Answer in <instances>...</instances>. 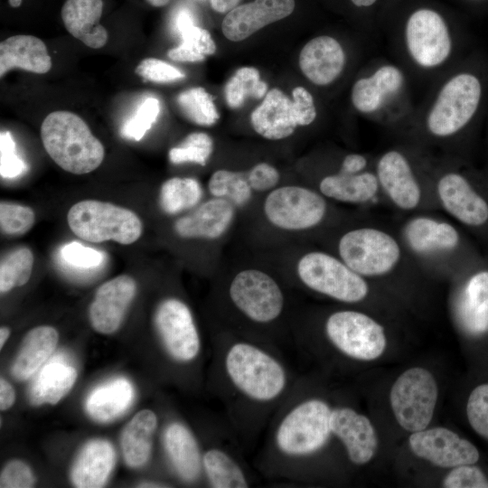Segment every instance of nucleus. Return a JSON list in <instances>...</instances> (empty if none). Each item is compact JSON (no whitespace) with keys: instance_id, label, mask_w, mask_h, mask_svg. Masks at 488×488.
I'll list each match as a JSON object with an SVG mask.
<instances>
[{"instance_id":"4c0bfd02","label":"nucleus","mask_w":488,"mask_h":488,"mask_svg":"<svg viewBox=\"0 0 488 488\" xmlns=\"http://www.w3.org/2000/svg\"><path fill=\"white\" fill-rule=\"evenodd\" d=\"M267 86L260 80L253 67L239 68L225 85L224 94L228 106L238 108L249 98L260 99L267 94Z\"/></svg>"},{"instance_id":"0eeeda50","label":"nucleus","mask_w":488,"mask_h":488,"mask_svg":"<svg viewBox=\"0 0 488 488\" xmlns=\"http://www.w3.org/2000/svg\"><path fill=\"white\" fill-rule=\"evenodd\" d=\"M335 249V255L367 279L385 278L400 269L418 267L399 235L375 224L346 230L338 237Z\"/></svg>"},{"instance_id":"4468645a","label":"nucleus","mask_w":488,"mask_h":488,"mask_svg":"<svg viewBox=\"0 0 488 488\" xmlns=\"http://www.w3.org/2000/svg\"><path fill=\"white\" fill-rule=\"evenodd\" d=\"M437 396L436 382L427 370H407L390 389L389 400L396 420L412 433L425 429L433 418Z\"/></svg>"},{"instance_id":"9d476101","label":"nucleus","mask_w":488,"mask_h":488,"mask_svg":"<svg viewBox=\"0 0 488 488\" xmlns=\"http://www.w3.org/2000/svg\"><path fill=\"white\" fill-rule=\"evenodd\" d=\"M296 273L305 286L339 302L360 303L370 294L368 279L330 252L304 253L296 261Z\"/></svg>"},{"instance_id":"20e7f679","label":"nucleus","mask_w":488,"mask_h":488,"mask_svg":"<svg viewBox=\"0 0 488 488\" xmlns=\"http://www.w3.org/2000/svg\"><path fill=\"white\" fill-rule=\"evenodd\" d=\"M351 103L361 115L397 131L410 117L416 106L411 77L398 61L374 59L353 82Z\"/></svg>"},{"instance_id":"7c9ffc66","label":"nucleus","mask_w":488,"mask_h":488,"mask_svg":"<svg viewBox=\"0 0 488 488\" xmlns=\"http://www.w3.org/2000/svg\"><path fill=\"white\" fill-rule=\"evenodd\" d=\"M59 341L57 330L41 325L30 330L23 337L12 365V373L19 380L32 377L51 356Z\"/></svg>"},{"instance_id":"f257e3e1","label":"nucleus","mask_w":488,"mask_h":488,"mask_svg":"<svg viewBox=\"0 0 488 488\" xmlns=\"http://www.w3.org/2000/svg\"><path fill=\"white\" fill-rule=\"evenodd\" d=\"M487 93L485 68L465 57L431 83L427 96L397 133L431 152L438 148L451 155L476 123Z\"/></svg>"},{"instance_id":"c9c22d12","label":"nucleus","mask_w":488,"mask_h":488,"mask_svg":"<svg viewBox=\"0 0 488 488\" xmlns=\"http://www.w3.org/2000/svg\"><path fill=\"white\" fill-rule=\"evenodd\" d=\"M202 466L211 487L246 488L248 480L240 466L227 453L211 448L202 455Z\"/></svg>"},{"instance_id":"f03ea898","label":"nucleus","mask_w":488,"mask_h":488,"mask_svg":"<svg viewBox=\"0 0 488 488\" xmlns=\"http://www.w3.org/2000/svg\"><path fill=\"white\" fill-rule=\"evenodd\" d=\"M397 61L411 79L431 83L463 58L464 39L447 19L429 7H418L390 39Z\"/></svg>"},{"instance_id":"6e6552de","label":"nucleus","mask_w":488,"mask_h":488,"mask_svg":"<svg viewBox=\"0 0 488 488\" xmlns=\"http://www.w3.org/2000/svg\"><path fill=\"white\" fill-rule=\"evenodd\" d=\"M41 137L47 154L69 173L85 174L103 162V145L86 122L70 111L50 113L42 123Z\"/></svg>"},{"instance_id":"a19ab883","label":"nucleus","mask_w":488,"mask_h":488,"mask_svg":"<svg viewBox=\"0 0 488 488\" xmlns=\"http://www.w3.org/2000/svg\"><path fill=\"white\" fill-rule=\"evenodd\" d=\"M176 100L183 115L197 125L210 127L220 117L212 97L203 88L184 90Z\"/></svg>"},{"instance_id":"dca6fc26","label":"nucleus","mask_w":488,"mask_h":488,"mask_svg":"<svg viewBox=\"0 0 488 488\" xmlns=\"http://www.w3.org/2000/svg\"><path fill=\"white\" fill-rule=\"evenodd\" d=\"M233 305L258 324L277 320L285 306L283 291L276 279L264 270L249 267L237 272L229 286Z\"/></svg>"},{"instance_id":"f704fd0d","label":"nucleus","mask_w":488,"mask_h":488,"mask_svg":"<svg viewBox=\"0 0 488 488\" xmlns=\"http://www.w3.org/2000/svg\"><path fill=\"white\" fill-rule=\"evenodd\" d=\"M203 191L198 180L192 177H173L161 186L159 204L168 215L193 209L202 201Z\"/></svg>"},{"instance_id":"ddd939ff","label":"nucleus","mask_w":488,"mask_h":488,"mask_svg":"<svg viewBox=\"0 0 488 488\" xmlns=\"http://www.w3.org/2000/svg\"><path fill=\"white\" fill-rule=\"evenodd\" d=\"M332 409L322 399H311L293 408L280 422L276 444L290 456L313 454L327 442L331 430Z\"/></svg>"},{"instance_id":"c85d7f7f","label":"nucleus","mask_w":488,"mask_h":488,"mask_svg":"<svg viewBox=\"0 0 488 488\" xmlns=\"http://www.w3.org/2000/svg\"><path fill=\"white\" fill-rule=\"evenodd\" d=\"M43 74L52 68L45 43L33 35L11 36L0 43V77L14 69Z\"/></svg>"},{"instance_id":"e433bc0d","label":"nucleus","mask_w":488,"mask_h":488,"mask_svg":"<svg viewBox=\"0 0 488 488\" xmlns=\"http://www.w3.org/2000/svg\"><path fill=\"white\" fill-rule=\"evenodd\" d=\"M208 190L212 197L230 201L236 208L246 206L252 199V190L243 172L220 169L208 181Z\"/></svg>"},{"instance_id":"c03bdc74","label":"nucleus","mask_w":488,"mask_h":488,"mask_svg":"<svg viewBox=\"0 0 488 488\" xmlns=\"http://www.w3.org/2000/svg\"><path fill=\"white\" fill-rule=\"evenodd\" d=\"M35 221L32 208L19 203L1 202L0 228L7 236H21L28 232Z\"/></svg>"},{"instance_id":"6e6d98bb","label":"nucleus","mask_w":488,"mask_h":488,"mask_svg":"<svg viewBox=\"0 0 488 488\" xmlns=\"http://www.w3.org/2000/svg\"><path fill=\"white\" fill-rule=\"evenodd\" d=\"M212 9L218 13H229L240 0H210Z\"/></svg>"},{"instance_id":"052dcab7","label":"nucleus","mask_w":488,"mask_h":488,"mask_svg":"<svg viewBox=\"0 0 488 488\" xmlns=\"http://www.w3.org/2000/svg\"><path fill=\"white\" fill-rule=\"evenodd\" d=\"M146 1L155 7H161L167 5L170 0H146Z\"/></svg>"},{"instance_id":"423d86ee","label":"nucleus","mask_w":488,"mask_h":488,"mask_svg":"<svg viewBox=\"0 0 488 488\" xmlns=\"http://www.w3.org/2000/svg\"><path fill=\"white\" fill-rule=\"evenodd\" d=\"M398 235L418 267L469 270L482 261L456 226L431 214L411 215Z\"/></svg>"},{"instance_id":"412c9836","label":"nucleus","mask_w":488,"mask_h":488,"mask_svg":"<svg viewBox=\"0 0 488 488\" xmlns=\"http://www.w3.org/2000/svg\"><path fill=\"white\" fill-rule=\"evenodd\" d=\"M455 314L466 333L488 332V264L481 261L469 269L455 296Z\"/></svg>"},{"instance_id":"5701e85b","label":"nucleus","mask_w":488,"mask_h":488,"mask_svg":"<svg viewBox=\"0 0 488 488\" xmlns=\"http://www.w3.org/2000/svg\"><path fill=\"white\" fill-rule=\"evenodd\" d=\"M294 9L295 0H254L237 5L224 17L222 33L228 40L239 42L266 25L287 17Z\"/></svg>"},{"instance_id":"a211bd4d","label":"nucleus","mask_w":488,"mask_h":488,"mask_svg":"<svg viewBox=\"0 0 488 488\" xmlns=\"http://www.w3.org/2000/svg\"><path fill=\"white\" fill-rule=\"evenodd\" d=\"M408 444L417 456L439 467L474 465L479 459V452L471 442L446 427L413 432Z\"/></svg>"},{"instance_id":"13d9d810","label":"nucleus","mask_w":488,"mask_h":488,"mask_svg":"<svg viewBox=\"0 0 488 488\" xmlns=\"http://www.w3.org/2000/svg\"><path fill=\"white\" fill-rule=\"evenodd\" d=\"M11 334V330L7 326H2L0 328V349L2 350L5 344L7 339Z\"/></svg>"},{"instance_id":"5fc2aeb1","label":"nucleus","mask_w":488,"mask_h":488,"mask_svg":"<svg viewBox=\"0 0 488 488\" xmlns=\"http://www.w3.org/2000/svg\"><path fill=\"white\" fill-rule=\"evenodd\" d=\"M15 401L14 387L5 378H0V409H9Z\"/></svg>"},{"instance_id":"09e8293b","label":"nucleus","mask_w":488,"mask_h":488,"mask_svg":"<svg viewBox=\"0 0 488 488\" xmlns=\"http://www.w3.org/2000/svg\"><path fill=\"white\" fill-rule=\"evenodd\" d=\"M135 73L147 81L166 83L183 79L184 74L173 65L155 58L142 60Z\"/></svg>"},{"instance_id":"bb28decb","label":"nucleus","mask_w":488,"mask_h":488,"mask_svg":"<svg viewBox=\"0 0 488 488\" xmlns=\"http://www.w3.org/2000/svg\"><path fill=\"white\" fill-rule=\"evenodd\" d=\"M116 451L103 438L89 440L79 451L70 469L72 484L78 488L103 487L116 465Z\"/></svg>"},{"instance_id":"a878e982","label":"nucleus","mask_w":488,"mask_h":488,"mask_svg":"<svg viewBox=\"0 0 488 488\" xmlns=\"http://www.w3.org/2000/svg\"><path fill=\"white\" fill-rule=\"evenodd\" d=\"M317 191L328 201L354 205L372 202L382 195L374 168L349 174L339 167L321 177Z\"/></svg>"},{"instance_id":"864d4df0","label":"nucleus","mask_w":488,"mask_h":488,"mask_svg":"<svg viewBox=\"0 0 488 488\" xmlns=\"http://www.w3.org/2000/svg\"><path fill=\"white\" fill-rule=\"evenodd\" d=\"M193 25H195L194 17L190 9L187 7H182L175 12L173 19V27L180 36L183 33Z\"/></svg>"},{"instance_id":"79ce46f5","label":"nucleus","mask_w":488,"mask_h":488,"mask_svg":"<svg viewBox=\"0 0 488 488\" xmlns=\"http://www.w3.org/2000/svg\"><path fill=\"white\" fill-rule=\"evenodd\" d=\"M213 152L211 137L202 132L188 135L178 145L169 150L168 157L172 164L194 163L205 165Z\"/></svg>"},{"instance_id":"39448f33","label":"nucleus","mask_w":488,"mask_h":488,"mask_svg":"<svg viewBox=\"0 0 488 488\" xmlns=\"http://www.w3.org/2000/svg\"><path fill=\"white\" fill-rule=\"evenodd\" d=\"M434 190L440 209L474 235L488 239V173L455 155L436 156Z\"/></svg>"},{"instance_id":"680f3d73","label":"nucleus","mask_w":488,"mask_h":488,"mask_svg":"<svg viewBox=\"0 0 488 488\" xmlns=\"http://www.w3.org/2000/svg\"><path fill=\"white\" fill-rule=\"evenodd\" d=\"M8 1H9V5L12 7H18L22 4V0H8Z\"/></svg>"},{"instance_id":"cd10ccee","label":"nucleus","mask_w":488,"mask_h":488,"mask_svg":"<svg viewBox=\"0 0 488 488\" xmlns=\"http://www.w3.org/2000/svg\"><path fill=\"white\" fill-rule=\"evenodd\" d=\"M102 0H66L61 19L67 31L88 47L99 49L108 42V32L99 23Z\"/></svg>"},{"instance_id":"37998d69","label":"nucleus","mask_w":488,"mask_h":488,"mask_svg":"<svg viewBox=\"0 0 488 488\" xmlns=\"http://www.w3.org/2000/svg\"><path fill=\"white\" fill-rule=\"evenodd\" d=\"M60 258L63 265L77 271L96 270L103 266L106 259L102 251L77 241H70L61 246Z\"/></svg>"},{"instance_id":"7ed1b4c3","label":"nucleus","mask_w":488,"mask_h":488,"mask_svg":"<svg viewBox=\"0 0 488 488\" xmlns=\"http://www.w3.org/2000/svg\"><path fill=\"white\" fill-rule=\"evenodd\" d=\"M436 155L402 140L374 156V171L384 198L406 212L439 208L434 190Z\"/></svg>"},{"instance_id":"49530a36","label":"nucleus","mask_w":488,"mask_h":488,"mask_svg":"<svg viewBox=\"0 0 488 488\" xmlns=\"http://www.w3.org/2000/svg\"><path fill=\"white\" fill-rule=\"evenodd\" d=\"M466 414L472 428L488 440V383L477 386L471 392Z\"/></svg>"},{"instance_id":"3c124183","label":"nucleus","mask_w":488,"mask_h":488,"mask_svg":"<svg viewBox=\"0 0 488 488\" xmlns=\"http://www.w3.org/2000/svg\"><path fill=\"white\" fill-rule=\"evenodd\" d=\"M36 478L32 468L23 461L14 459L2 469L0 474L1 488H31Z\"/></svg>"},{"instance_id":"4d7b16f0","label":"nucleus","mask_w":488,"mask_h":488,"mask_svg":"<svg viewBox=\"0 0 488 488\" xmlns=\"http://www.w3.org/2000/svg\"><path fill=\"white\" fill-rule=\"evenodd\" d=\"M379 0H351L352 4L358 8H369L374 5Z\"/></svg>"},{"instance_id":"ea45409f","label":"nucleus","mask_w":488,"mask_h":488,"mask_svg":"<svg viewBox=\"0 0 488 488\" xmlns=\"http://www.w3.org/2000/svg\"><path fill=\"white\" fill-rule=\"evenodd\" d=\"M181 43L168 51V57L175 61L196 62L203 61L216 51L210 33L193 25L181 34Z\"/></svg>"},{"instance_id":"9b49d317","label":"nucleus","mask_w":488,"mask_h":488,"mask_svg":"<svg viewBox=\"0 0 488 488\" xmlns=\"http://www.w3.org/2000/svg\"><path fill=\"white\" fill-rule=\"evenodd\" d=\"M68 225L79 238L93 243L113 240L136 242L143 231L139 217L131 210L97 200H83L70 207Z\"/></svg>"},{"instance_id":"8fccbe9b","label":"nucleus","mask_w":488,"mask_h":488,"mask_svg":"<svg viewBox=\"0 0 488 488\" xmlns=\"http://www.w3.org/2000/svg\"><path fill=\"white\" fill-rule=\"evenodd\" d=\"M443 486L446 488H488V479L482 470L472 465H462L446 476Z\"/></svg>"},{"instance_id":"6ab92c4d","label":"nucleus","mask_w":488,"mask_h":488,"mask_svg":"<svg viewBox=\"0 0 488 488\" xmlns=\"http://www.w3.org/2000/svg\"><path fill=\"white\" fill-rule=\"evenodd\" d=\"M136 294V282L120 275L100 285L89 307L92 328L101 334L118 330Z\"/></svg>"},{"instance_id":"f3484780","label":"nucleus","mask_w":488,"mask_h":488,"mask_svg":"<svg viewBox=\"0 0 488 488\" xmlns=\"http://www.w3.org/2000/svg\"><path fill=\"white\" fill-rule=\"evenodd\" d=\"M155 324L170 356L180 362L195 359L201 341L193 316L182 300L170 297L163 300L155 314Z\"/></svg>"},{"instance_id":"1a4fd4ad","label":"nucleus","mask_w":488,"mask_h":488,"mask_svg":"<svg viewBox=\"0 0 488 488\" xmlns=\"http://www.w3.org/2000/svg\"><path fill=\"white\" fill-rule=\"evenodd\" d=\"M225 370L239 391L255 401L275 399L286 385L283 366L251 343L241 342L231 345L225 356Z\"/></svg>"},{"instance_id":"393cba45","label":"nucleus","mask_w":488,"mask_h":488,"mask_svg":"<svg viewBox=\"0 0 488 488\" xmlns=\"http://www.w3.org/2000/svg\"><path fill=\"white\" fill-rule=\"evenodd\" d=\"M331 430L343 442L353 464L363 465L373 457L378 439L372 424L365 416L350 408L332 409Z\"/></svg>"},{"instance_id":"4be33fe9","label":"nucleus","mask_w":488,"mask_h":488,"mask_svg":"<svg viewBox=\"0 0 488 488\" xmlns=\"http://www.w3.org/2000/svg\"><path fill=\"white\" fill-rule=\"evenodd\" d=\"M236 209L230 201L212 197L178 218L174 224V232L185 239H219L232 225Z\"/></svg>"},{"instance_id":"de8ad7c7","label":"nucleus","mask_w":488,"mask_h":488,"mask_svg":"<svg viewBox=\"0 0 488 488\" xmlns=\"http://www.w3.org/2000/svg\"><path fill=\"white\" fill-rule=\"evenodd\" d=\"M27 170L25 162L20 157L16 145L9 131L0 134V174L5 179H14Z\"/></svg>"},{"instance_id":"c756f323","label":"nucleus","mask_w":488,"mask_h":488,"mask_svg":"<svg viewBox=\"0 0 488 488\" xmlns=\"http://www.w3.org/2000/svg\"><path fill=\"white\" fill-rule=\"evenodd\" d=\"M164 446L179 477L187 483L195 481L202 469V457L190 429L180 422L171 423L164 434Z\"/></svg>"},{"instance_id":"603ef678","label":"nucleus","mask_w":488,"mask_h":488,"mask_svg":"<svg viewBox=\"0 0 488 488\" xmlns=\"http://www.w3.org/2000/svg\"><path fill=\"white\" fill-rule=\"evenodd\" d=\"M246 174L252 190L258 192H270L280 180L277 169L265 162L255 164Z\"/></svg>"},{"instance_id":"473e14b6","label":"nucleus","mask_w":488,"mask_h":488,"mask_svg":"<svg viewBox=\"0 0 488 488\" xmlns=\"http://www.w3.org/2000/svg\"><path fill=\"white\" fill-rule=\"evenodd\" d=\"M134 399V389L124 378L95 389L86 401L89 416L99 423H109L122 416Z\"/></svg>"},{"instance_id":"2f4dec72","label":"nucleus","mask_w":488,"mask_h":488,"mask_svg":"<svg viewBox=\"0 0 488 488\" xmlns=\"http://www.w3.org/2000/svg\"><path fill=\"white\" fill-rule=\"evenodd\" d=\"M156 427L157 417L150 409L137 412L125 426L120 436V446L127 466L139 468L148 462Z\"/></svg>"},{"instance_id":"72a5a7b5","label":"nucleus","mask_w":488,"mask_h":488,"mask_svg":"<svg viewBox=\"0 0 488 488\" xmlns=\"http://www.w3.org/2000/svg\"><path fill=\"white\" fill-rule=\"evenodd\" d=\"M78 377L72 366L59 362L45 366L33 383L29 398L33 405L57 404L73 387Z\"/></svg>"},{"instance_id":"2eb2a0df","label":"nucleus","mask_w":488,"mask_h":488,"mask_svg":"<svg viewBox=\"0 0 488 488\" xmlns=\"http://www.w3.org/2000/svg\"><path fill=\"white\" fill-rule=\"evenodd\" d=\"M324 329L328 339L339 351L356 360H375L387 345L383 326L360 311L339 310L331 314Z\"/></svg>"},{"instance_id":"bf43d9fd","label":"nucleus","mask_w":488,"mask_h":488,"mask_svg":"<svg viewBox=\"0 0 488 488\" xmlns=\"http://www.w3.org/2000/svg\"><path fill=\"white\" fill-rule=\"evenodd\" d=\"M138 487H146V488H158V487H169V485H164L161 483H155V482H145L139 483Z\"/></svg>"},{"instance_id":"58836bf2","label":"nucleus","mask_w":488,"mask_h":488,"mask_svg":"<svg viewBox=\"0 0 488 488\" xmlns=\"http://www.w3.org/2000/svg\"><path fill=\"white\" fill-rule=\"evenodd\" d=\"M33 254L27 247L16 248L6 253L0 263V291L6 293L25 285L32 275Z\"/></svg>"},{"instance_id":"f8f14e48","label":"nucleus","mask_w":488,"mask_h":488,"mask_svg":"<svg viewBox=\"0 0 488 488\" xmlns=\"http://www.w3.org/2000/svg\"><path fill=\"white\" fill-rule=\"evenodd\" d=\"M262 211L274 228L300 232L321 226L327 219L329 204L317 190L302 185H283L268 192Z\"/></svg>"},{"instance_id":"aec40b11","label":"nucleus","mask_w":488,"mask_h":488,"mask_svg":"<svg viewBox=\"0 0 488 488\" xmlns=\"http://www.w3.org/2000/svg\"><path fill=\"white\" fill-rule=\"evenodd\" d=\"M348 61L342 42L330 35L308 41L299 54V67L305 78L319 87H327L343 74Z\"/></svg>"},{"instance_id":"b1692460","label":"nucleus","mask_w":488,"mask_h":488,"mask_svg":"<svg viewBox=\"0 0 488 488\" xmlns=\"http://www.w3.org/2000/svg\"><path fill=\"white\" fill-rule=\"evenodd\" d=\"M254 130L269 140H280L291 136L297 127L309 126L299 112L293 99L282 90L272 89L250 116Z\"/></svg>"},{"instance_id":"a18cd8bd","label":"nucleus","mask_w":488,"mask_h":488,"mask_svg":"<svg viewBox=\"0 0 488 488\" xmlns=\"http://www.w3.org/2000/svg\"><path fill=\"white\" fill-rule=\"evenodd\" d=\"M160 112V103L155 98H147L136 114L121 128V136L127 139L139 141L155 123Z\"/></svg>"}]
</instances>
